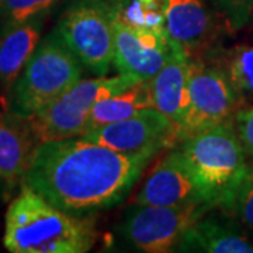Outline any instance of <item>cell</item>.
<instances>
[{
	"mask_svg": "<svg viewBox=\"0 0 253 253\" xmlns=\"http://www.w3.org/2000/svg\"><path fill=\"white\" fill-rule=\"evenodd\" d=\"M234 123L246 155L253 159V106L238 110L235 113Z\"/></svg>",
	"mask_w": 253,
	"mask_h": 253,
	"instance_id": "obj_23",
	"label": "cell"
},
{
	"mask_svg": "<svg viewBox=\"0 0 253 253\" xmlns=\"http://www.w3.org/2000/svg\"><path fill=\"white\" fill-rule=\"evenodd\" d=\"M134 84L136 83L120 73L114 78L81 79L28 120L37 142L82 136L87 129L91 110L97 101L126 90Z\"/></svg>",
	"mask_w": 253,
	"mask_h": 253,
	"instance_id": "obj_6",
	"label": "cell"
},
{
	"mask_svg": "<svg viewBox=\"0 0 253 253\" xmlns=\"http://www.w3.org/2000/svg\"><path fill=\"white\" fill-rule=\"evenodd\" d=\"M84 139L107 146L121 154L161 152L179 142V131L172 120L155 107L142 110L134 117L87 131Z\"/></svg>",
	"mask_w": 253,
	"mask_h": 253,
	"instance_id": "obj_11",
	"label": "cell"
},
{
	"mask_svg": "<svg viewBox=\"0 0 253 253\" xmlns=\"http://www.w3.org/2000/svg\"><path fill=\"white\" fill-rule=\"evenodd\" d=\"M151 107H154V103L149 89V82L136 83L126 90L97 101L91 110L86 132L99 126L134 117L142 110Z\"/></svg>",
	"mask_w": 253,
	"mask_h": 253,
	"instance_id": "obj_17",
	"label": "cell"
},
{
	"mask_svg": "<svg viewBox=\"0 0 253 253\" xmlns=\"http://www.w3.org/2000/svg\"><path fill=\"white\" fill-rule=\"evenodd\" d=\"M56 1L58 0H1L0 16L3 18L4 28L42 16Z\"/></svg>",
	"mask_w": 253,
	"mask_h": 253,
	"instance_id": "obj_20",
	"label": "cell"
},
{
	"mask_svg": "<svg viewBox=\"0 0 253 253\" xmlns=\"http://www.w3.org/2000/svg\"><path fill=\"white\" fill-rule=\"evenodd\" d=\"M226 78L239 97L253 99V45L239 46L226 56L224 68Z\"/></svg>",
	"mask_w": 253,
	"mask_h": 253,
	"instance_id": "obj_19",
	"label": "cell"
},
{
	"mask_svg": "<svg viewBox=\"0 0 253 253\" xmlns=\"http://www.w3.org/2000/svg\"><path fill=\"white\" fill-rule=\"evenodd\" d=\"M190 63L189 52L186 49H179L172 59L155 75L152 81H149L154 107L172 120L179 131V142L187 107Z\"/></svg>",
	"mask_w": 253,
	"mask_h": 253,
	"instance_id": "obj_12",
	"label": "cell"
},
{
	"mask_svg": "<svg viewBox=\"0 0 253 253\" xmlns=\"http://www.w3.org/2000/svg\"><path fill=\"white\" fill-rule=\"evenodd\" d=\"M114 20L113 0H73L56 33L84 68L104 76L114 59Z\"/></svg>",
	"mask_w": 253,
	"mask_h": 253,
	"instance_id": "obj_5",
	"label": "cell"
},
{
	"mask_svg": "<svg viewBox=\"0 0 253 253\" xmlns=\"http://www.w3.org/2000/svg\"><path fill=\"white\" fill-rule=\"evenodd\" d=\"M158 152L121 154L83 136L37 145L23 184L72 215L120 204Z\"/></svg>",
	"mask_w": 253,
	"mask_h": 253,
	"instance_id": "obj_1",
	"label": "cell"
},
{
	"mask_svg": "<svg viewBox=\"0 0 253 253\" xmlns=\"http://www.w3.org/2000/svg\"><path fill=\"white\" fill-rule=\"evenodd\" d=\"M232 30H241L253 21V0H215Z\"/></svg>",
	"mask_w": 253,
	"mask_h": 253,
	"instance_id": "obj_22",
	"label": "cell"
},
{
	"mask_svg": "<svg viewBox=\"0 0 253 253\" xmlns=\"http://www.w3.org/2000/svg\"><path fill=\"white\" fill-rule=\"evenodd\" d=\"M210 204L139 206L132 207L121 225V235L136 251L174 252L176 245L193 224L212 210Z\"/></svg>",
	"mask_w": 253,
	"mask_h": 253,
	"instance_id": "obj_7",
	"label": "cell"
},
{
	"mask_svg": "<svg viewBox=\"0 0 253 253\" xmlns=\"http://www.w3.org/2000/svg\"><path fill=\"white\" fill-rule=\"evenodd\" d=\"M36 135L27 118L11 113L0 116V177L13 181L23 177L36 151Z\"/></svg>",
	"mask_w": 253,
	"mask_h": 253,
	"instance_id": "obj_16",
	"label": "cell"
},
{
	"mask_svg": "<svg viewBox=\"0 0 253 253\" xmlns=\"http://www.w3.org/2000/svg\"><path fill=\"white\" fill-rule=\"evenodd\" d=\"M179 49L165 31L141 30L114 20V59L120 75L134 83L152 81Z\"/></svg>",
	"mask_w": 253,
	"mask_h": 253,
	"instance_id": "obj_9",
	"label": "cell"
},
{
	"mask_svg": "<svg viewBox=\"0 0 253 253\" xmlns=\"http://www.w3.org/2000/svg\"><path fill=\"white\" fill-rule=\"evenodd\" d=\"M174 252L253 253V244L232 224L215 215H203L181 236Z\"/></svg>",
	"mask_w": 253,
	"mask_h": 253,
	"instance_id": "obj_14",
	"label": "cell"
},
{
	"mask_svg": "<svg viewBox=\"0 0 253 253\" xmlns=\"http://www.w3.org/2000/svg\"><path fill=\"white\" fill-rule=\"evenodd\" d=\"M116 18L141 30L165 31L163 0H113Z\"/></svg>",
	"mask_w": 253,
	"mask_h": 253,
	"instance_id": "obj_18",
	"label": "cell"
},
{
	"mask_svg": "<svg viewBox=\"0 0 253 253\" xmlns=\"http://www.w3.org/2000/svg\"><path fill=\"white\" fill-rule=\"evenodd\" d=\"M139 206H190L210 204L217 207L211 196L179 148L166 154L149 173L136 194Z\"/></svg>",
	"mask_w": 253,
	"mask_h": 253,
	"instance_id": "obj_10",
	"label": "cell"
},
{
	"mask_svg": "<svg viewBox=\"0 0 253 253\" xmlns=\"http://www.w3.org/2000/svg\"><path fill=\"white\" fill-rule=\"evenodd\" d=\"M0 1H1V0H0Z\"/></svg>",
	"mask_w": 253,
	"mask_h": 253,
	"instance_id": "obj_25",
	"label": "cell"
},
{
	"mask_svg": "<svg viewBox=\"0 0 253 253\" xmlns=\"http://www.w3.org/2000/svg\"><path fill=\"white\" fill-rule=\"evenodd\" d=\"M83 65L55 30L40 41L16 83L4 96L6 110L30 120L82 79Z\"/></svg>",
	"mask_w": 253,
	"mask_h": 253,
	"instance_id": "obj_3",
	"label": "cell"
},
{
	"mask_svg": "<svg viewBox=\"0 0 253 253\" xmlns=\"http://www.w3.org/2000/svg\"><path fill=\"white\" fill-rule=\"evenodd\" d=\"M166 36L190 55L208 41L212 18L203 0H163Z\"/></svg>",
	"mask_w": 253,
	"mask_h": 253,
	"instance_id": "obj_13",
	"label": "cell"
},
{
	"mask_svg": "<svg viewBox=\"0 0 253 253\" xmlns=\"http://www.w3.org/2000/svg\"><path fill=\"white\" fill-rule=\"evenodd\" d=\"M179 149L217 207L224 210L249 168L234 120L184 138Z\"/></svg>",
	"mask_w": 253,
	"mask_h": 253,
	"instance_id": "obj_4",
	"label": "cell"
},
{
	"mask_svg": "<svg viewBox=\"0 0 253 253\" xmlns=\"http://www.w3.org/2000/svg\"><path fill=\"white\" fill-rule=\"evenodd\" d=\"M42 16L4 28L0 37V86L4 96L16 83L41 41Z\"/></svg>",
	"mask_w": 253,
	"mask_h": 253,
	"instance_id": "obj_15",
	"label": "cell"
},
{
	"mask_svg": "<svg viewBox=\"0 0 253 253\" xmlns=\"http://www.w3.org/2000/svg\"><path fill=\"white\" fill-rule=\"evenodd\" d=\"M224 211L232 212L253 232V166L249 165Z\"/></svg>",
	"mask_w": 253,
	"mask_h": 253,
	"instance_id": "obj_21",
	"label": "cell"
},
{
	"mask_svg": "<svg viewBox=\"0 0 253 253\" xmlns=\"http://www.w3.org/2000/svg\"><path fill=\"white\" fill-rule=\"evenodd\" d=\"M1 181H3V179H1V177H0V187H1Z\"/></svg>",
	"mask_w": 253,
	"mask_h": 253,
	"instance_id": "obj_24",
	"label": "cell"
},
{
	"mask_svg": "<svg viewBox=\"0 0 253 253\" xmlns=\"http://www.w3.org/2000/svg\"><path fill=\"white\" fill-rule=\"evenodd\" d=\"M96 239L90 215L68 214L26 184L6 212L3 244L11 253H84Z\"/></svg>",
	"mask_w": 253,
	"mask_h": 253,
	"instance_id": "obj_2",
	"label": "cell"
},
{
	"mask_svg": "<svg viewBox=\"0 0 253 253\" xmlns=\"http://www.w3.org/2000/svg\"><path fill=\"white\" fill-rule=\"evenodd\" d=\"M238 100L235 87L221 68H210L191 61L180 141L232 120Z\"/></svg>",
	"mask_w": 253,
	"mask_h": 253,
	"instance_id": "obj_8",
	"label": "cell"
}]
</instances>
